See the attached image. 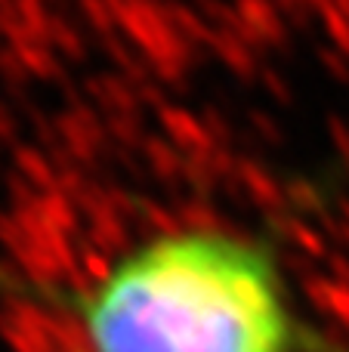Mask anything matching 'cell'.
<instances>
[{"instance_id":"6da1fadb","label":"cell","mask_w":349,"mask_h":352,"mask_svg":"<svg viewBox=\"0 0 349 352\" xmlns=\"http://www.w3.org/2000/svg\"><path fill=\"white\" fill-rule=\"evenodd\" d=\"M90 352H349L297 309L272 235L173 226L80 285H31Z\"/></svg>"}]
</instances>
